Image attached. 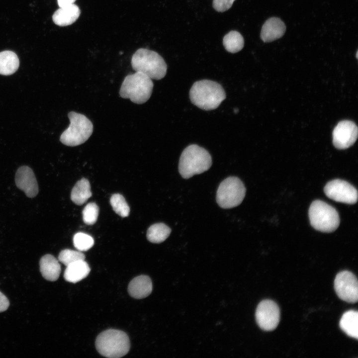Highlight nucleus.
Masks as SVG:
<instances>
[{
    "label": "nucleus",
    "mask_w": 358,
    "mask_h": 358,
    "mask_svg": "<svg viewBox=\"0 0 358 358\" xmlns=\"http://www.w3.org/2000/svg\"><path fill=\"white\" fill-rule=\"evenodd\" d=\"M341 329L349 336L358 338V313L349 310L345 312L340 321Z\"/></svg>",
    "instance_id": "6ab92c4d"
},
{
    "label": "nucleus",
    "mask_w": 358,
    "mask_h": 358,
    "mask_svg": "<svg viewBox=\"0 0 358 358\" xmlns=\"http://www.w3.org/2000/svg\"><path fill=\"white\" fill-rule=\"evenodd\" d=\"M324 191L327 197L337 202L353 204L358 200L357 189L343 180L338 179L328 182Z\"/></svg>",
    "instance_id": "9d476101"
},
{
    "label": "nucleus",
    "mask_w": 358,
    "mask_h": 358,
    "mask_svg": "<svg viewBox=\"0 0 358 358\" xmlns=\"http://www.w3.org/2000/svg\"><path fill=\"white\" fill-rule=\"evenodd\" d=\"M40 270L43 277L47 280L54 281L58 279L61 272L58 261L52 255L47 254L40 259Z\"/></svg>",
    "instance_id": "f3484780"
},
{
    "label": "nucleus",
    "mask_w": 358,
    "mask_h": 358,
    "mask_svg": "<svg viewBox=\"0 0 358 358\" xmlns=\"http://www.w3.org/2000/svg\"><path fill=\"white\" fill-rule=\"evenodd\" d=\"M136 72L142 73L151 79L161 80L167 73V65L157 52L145 48L138 49L131 58Z\"/></svg>",
    "instance_id": "7ed1b4c3"
},
{
    "label": "nucleus",
    "mask_w": 358,
    "mask_h": 358,
    "mask_svg": "<svg viewBox=\"0 0 358 358\" xmlns=\"http://www.w3.org/2000/svg\"><path fill=\"white\" fill-rule=\"evenodd\" d=\"M85 255L80 251L70 249L62 250L58 256V260L66 266L75 262L85 260Z\"/></svg>",
    "instance_id": "a878e982"
},
{
    "label": "nucleus",
    "mask_w": 358,
    "mask_h": 358,
    "mask_svg": "<svg viewBox=\"0 0 358 358\" xmlns=\"http://www.w3.org/2000/svg\"><path fill=\"white\" fill-rule=\"evenodd\" d=\"M81 11L76 4L60 7L53 14L52 19L56 25L60 26H66L75 22L79 18Z\"/></svg>",
    "instance_id": "dca6fc26"
},
{
    "label": "nucleus",
    "mask_w": 358,
    "mask_h": 358,
    "mask_svg": "<svg viewBox=\"0 0 358 358\" xmlns=\"http://www.w3.org/2000/svg\"><path fill=\"white\" fill-rule=\"evenodd\" d=\"M358 127L353 121L343 120L338 123L333 132V143L338 149L352 146L358 138Z\"/></svg>",
    "instance_id": "f8f14e48"
},
{
    "label": "nucleus",
    "mask_w": 358,
    "mask_h": 358,
    "mask_svg": "<svg viewBox=\"0 0 358 358\" xmlns=\"http://www.w3.org/2000/svg\"><path fill=\"white\" fill-rule=\"evenodd\" d=\"M75 247L80 251H86L91 248L94 244L93 238L84 233H76L73 237Z\"/></svg>",
    "instance_id": "393cba45"
},
{
    "label": "nucleus",
    "mask_w": 358,
    "mask_h": 358,
    "mask_svg": "<svg viewBox=\"0 0 358 358\" xmlns=\"http://www.w3.org/2000/svg\"><path fill=\"white\" fill-rule=\"evenodd\" d=\"M235 0H213L212 6L218 12H224L232 6Z\"/></svg>",
    "instance_id": "cd10ccee"
},
{
    "label": "nucleus",
    "mask_w": 358,
    "mask_h": 358,
    "mask_svg": "<svg viewBox=\"0 0 358 358\" xmlns=\"http://www.w3.org/2000/svg\"><path fill=\"white\" fill-rule=\"evenodd\" d=\"M76 0H57V2L60 7H63L74 3Z\"/></svg>",
    "instance_id": "c756f323"
},
{
    "label": "nucleus",
    "mask_w": 358,
    "mask_h": 358,
    "mask_svg": "<svg viewBox=\"0 0 358 358\" xmlns=\"http://www.w3.org/2000/svg\"><path fill=\"white\" fill-rule=\"evenodd\" d=\"M255 316L257 323L262 330L272 331L276 328L279 323V308L274 301L264 300L258 304Z\"/></svg>",
    "instance_id": "9b49d317"
},
{
    "label": "nucleus",
    "mask_w": 358,
    "mask_h": 358,
    "mask_svg": "<svg viewBox=\"0 0 358 358\" xmlns=\"http://www.w3.org/2000/svg\"><path fill=\"white\" fill-rule=\"evenodd\" d=\"M286 27L279 18L272 17L266 21L263 24L261 38L264 42H270L281 37L284 34Z\"/></svg>",
    "instance_id": "4468645a"
},
{
    "label": "nucleus",
    "mask_w": 358,
    "mask_h": 358,
    "mask_svg": "<svg viewBox=\"0 0 358 358\" xmlns=\"http://www.w3.org/2000/svg\"><path fill=\"white\" fill-rule=\"evenodd\" d=\"M153 86L151 78L142 73L136 72L124 78L119 94L121 97L129 98L135 103L142 104L150 98Z\"/></svg>",
    "instance_id": "39448f33"
},
{
    "label": "nucleus",
    "mask_w": 358,
    "mask_h": 358,
    "mask_svg": "<svg viewBox=\"0 0 358 358\" xmlns=\"http://www.w3.org/2000/svg\"><path fill=\"white\" fill-rule=\"evenodd\" d=\"M70 124L61 134L60 141L68 146H76L85 143L93 131L92 122L85 115L74 111L68 113Z\"/></svg>",
    "instance_id": "423d86ee"
},
{
    "label": "nucleus",
    "mask_w": 358,
    "mask_h": 358,
    "mask_svg": "<svg viewBox=\"0 0 358 358\" xmlns=\"http://www.w3.org/2000/svg\"><path fill=\"white\" fill-rule=\"evenodd\" d=\"M152 283L150 278L147 275H140L134 278L128 287V293L136 299L144 298L152 292Z\"/></svg>",
    "instance_id": "2eb2a0df"
},
{
    "label": "nucleus",
    "mask_w": 358,
    "mask_h": 358,
    "mask_svg": "<svg viewBox=\"0 0 358 358\" xmlns=\"http://www.w3.org/2000/svg\"><path fill=\"white\" fill-rule=\"evenodd\" d=\"M309 218L311 226L316 230L330 233L336 230L340 224L337 210L321 200H315L309 209Z\"/></svg>",
    "instance_id": "0eeeda50"
},
{
    "label": "nucleus",
    "mask_w": 358,
    "mask_h": 358,
    "mask_svg": "<svg viewBox=\"0 0 358 358\" xmlns=\"http://www.w3.org/2000/svg\"><path fill=\"white\" fill-rule=\"evenodd\" d=\"M356 57H357V58H358V51L357 52Z\"/></svg>",
    "instance_id": "7c9ffc66"
},
{
    "label": "nucleus",
    "mask_w": 358,
    "mask_h": 358,
    "mask_svg": "<svg viewBox=\"0 0 358 358\" xmlns=\"http://www.w3.org/2000/svg\"><path fill=\"white\" fill-rule=\"evenodd\" d=\"M171 232L170 228L164 223H156L148 228L147 238L152 243H160L169 237Z\"/></svg>",
    "instance_id": "4be33fe9"
},
{
    "label": "nucleus",
    "mask_w": 358,
    "mask_h": 358,
    "mask_svg": "<svg viewBox=\"0 0 358 358\" xmlns=\"http://www.w3.org/2000/svg\"><path fill=\"white\" fill-rule=\"evenodd\" d=\"M99 208L94 202L88 203L83 211V221L87 225L94 224L97 219Z\"/></svg>",
    "instance_id": "bb28decb"
},
{
    "label": "nucleus",
    "mask_w": 358,
    "mask_h": 358,
    "mask_svg": "<svg viewBox=\"0 0 358 358\" xmlns=\"http://www.w3.org/2000/svg\"><path fill=\"white\" fill-rule=\"evenodd\" d=\"M19 61L17 55L11 51L0 52V74L10 75L18 69Z\"/></svg>",
    "instance_id": "aec40b11"
},
{
    "label": "nucleus",
    "mask_w": 358,
    "mask_h": 358,
    "mask_svg": "<svg viewBox=\"0 0 358 358\" xmlns=\"http://www.w3.org/2000/svg\"><path fill=\"white\" fill-rule=\"evenodd\" d=\"M130 341L124 332L109 329L101 332L97 337L95 347L102 356L110 358H118L125 356L130 349Z\"/></svg>",
    "instance_id": "20e7f679"
},
{
    "label": "nucleus",
    "mask_w": 358,
    "mask_h": 358,
    "mask_svg": "<svg viewBox=\"0 0 358 358\" xmlns=\"http://www.w3.org/2000/svg\"><path fill=\"white\" fill-rule=\"evenodd\" d=\"M246 194V188L236 177H229L219 184L216 192V201L220 207L229 209L240 205Z\"/></svg>",
    "instance_id": "6e6552de"
},
{
    "label": "nucleus",
    "mask_w": 358,
    "mask_h": 358,
    "mask_svg": "<svg viewBox=\"0 0 358 358\" xmlns=\"http://www.w3.org/2000/svg\"><path fill=\"white\" fill-rule=\"evenodd\" d=\"M9 305V302L7 297L0 291V312L7 310Z\"/></svg>",
    "instance_id": "c85d7f7f"
},
{
    "label": "nucleus",
    "mask_w": 358,
    "mask_h": 358,
    "mask_svg": "<svg viewBox=\"0 0 358 358\" xmlns=\"http://www.w3.org/2000/svg\"><path fill=\"white\" fill-rule=\"evenodd\" d=\"M212 165V158L204 148L196 144L186 147L181 154L179 171L184 179L201 174L207 171Z\"/></svg>",
    "instance_id": "f03ea898"
},
{
    "label": "nucleus",
    "mask_w": 358,
    "mask_h": 358,
    "mask_svg": "<svg viewBox=\"0 0 358 358\" xmlns=\"http://www.w3.org/2000/svg\"><path fill=\"white\" fill-rule=\"evenodd\" d=\"M15 181L17 187L23 191L27 197L33 198L38 194L39 189L36 179L29 167L24 166L18 168Z\"/></svg>",
    "instance_id": "ddd939ff"
},
{
    "label": "nucleus",
    "mask_w": 358,
    "mask_h": 358,
    "mask_svg": "<svg viewBox=\"0 0 358 358\" xmlns=\"http://www.w3.org/2000/svg\"><path fill=\"white\" fill-rule=\"evenodd\" d=\"M334 288L338 296L349 303H356L358 299V280L352 272L344 270L339 272L334 280Z\"/></svg>",
    "instance_id": "1a4fd4ad"
},
{
    "label": "nucleus",
    "mask_w": 358,
    "mask_h": 358,
    "mask_svg": "<svg viewBox=\"0 0 358 358\" xmlns=\"http://www.w3.org/2000/svg\"><path fill=\"white\" fill-rule=\"evenodd\" d=\"M226 96L225 91L220 84L208 80L195 82L189 91L191 102L204 110L217 108Z\"/></svg>",
    "instance_id": "f257e3e1"
},
{
    "label": "nucleus",
    "mask_w": 358,
    "mask_h": 358,
    "mask_svg": "<svg viewBox=\"0 0 358 358\" xmlns=\"http://www.w3.org/2000/svg\"><path fill=\"white\" fill-rule=\"evenodd\" d=\"M110 203L113 210L119 216L125 217L129 215L130 208L121 194H113L110 198Z\"/></svg>",
    "instance_id": "b1692460"
},
{
    "label": "nucleus",
    "mask_w": 358,
    "mask_h": 358,
    "mask_svg": "<svg viewBox=\"0 0 358 358\" xmlns=\"http://www.w3.org/2000/svg\"><path fill=\"white\" fill-rule=\"evenodd\" d=\"M91 196L90 185L89 180L85 178L79 180L73 188L71 198L76 204L81 205Z\"/></svg>",
    "instance_id": "412c9836"
},
{
    "label": "nucleus",
    "mask_w": 358,
    "mask_h": 358,
    "mask_svg": "<svg viewBox=\"0 0 358 358\" xmlns=\"http://www.w3.org/2000/svg\"><path fill=\"white\" fill-rule=\"evenodd\" d=\"M66 267L64 277L66 281L73 283H76L86 277L90 270L85 260L75 262Z\"/></svg>",
    "instance_id": "a211bd4d"
},
{
    "label": "nucleus",
    "mask_w": 358,
    "mask_h": 358,
    "mask_svg": "<svg viewBox=\"0 0 358 358\" xmlns=\"http://www.w3.org/2000/svg\"><path fill=\"white\" fill-rule=\"evenodd\" d=\"M223 44L228 52L235 53L243 49L244 40L242 35L239 32L232 30L223 37Z\"/></svg>",
    "instance_id": "5701e85b"
}]
</instances>
